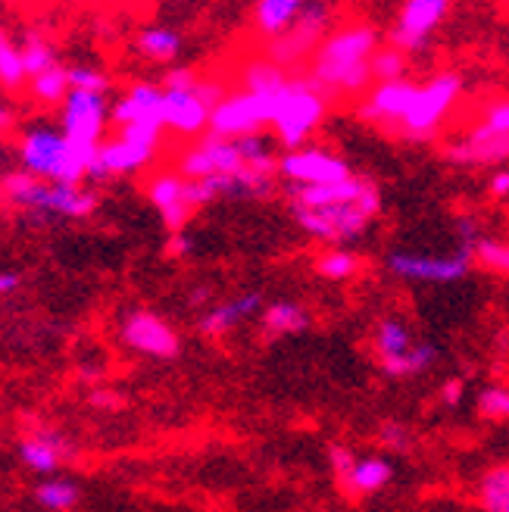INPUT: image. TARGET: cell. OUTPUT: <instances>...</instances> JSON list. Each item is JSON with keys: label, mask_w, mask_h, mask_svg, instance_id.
I'll list each match as a JSON object with an SVG mask.
<instances>
[{"label": "cell", "mask_w": 509, "mask_h": 512, "mask_svg": "<svg viewBox=\"0 0 509 512\" xmlns=\"http://www.w3.org/2000/svg\"><path fill=\"white\" fill-rule=\"evenodd\" d=\"M381 29L372 22H347L322 41L310 60L313 85L332 97H360L372 82V57L381 50Z\"/></svg>", "instance_id": "obj_1"}, {"label": "cell", "mask_w": 509, "mask_h": 512, "mask_svg": "<svg viewBox=\"0 0 509 512\" xmlns=\"http://www.w3.org/2000/svg\"><path fill=\"white\" fill-rule=\"evenodd\" d=\"M100 147H79L50 125H35L19 141L22 169L50 185H79L91 172Z\"/></svg>", "instance_id": "obj_2"}, {"label": "cell", "mask_w": 509, "mask_h": 512, "mask_svg": "<svg viewBox=\"0 0 509 512\" xmlns=\"http://www.w3.org/2000/svg\"><path fill=\"white\" fill-rule=\"evenodd\" d=\"M297 225L316 241H325L332 247H344L360 238L369 222L381 213V191L378 185L369 188L360 200L350 203H328V207H291Z\"/></svg>", "instance_id": "obj_3"}, {"label": "cell", "mask_w": 509, "mask_h": 512, "mask_svg": "<svg viewBox=\"0 0 509 512\" xmlns=\"http://www.w3.org/2000/svg\"><path fill=\"white\" fill-rule=\"evenodd\" d=\"M328 113V97L313 85L310 75H294L288 91L278 97L272 132L285 150L307 147V138L322 125Z\"/></svg>", "instance_id": "obj_4"}, {"label": "cell", "mask_w": 509, "mask_h": 512, "mask_svg": "<svg viewBox=\"0 0 509 512\" xmlns=\"http://www.w3.org/2000/svg\"><path fill=\"white\" fill-rule=\"evenodd\" d=\"M460 97H463V75L460 72L431 75L428 82L419 85L413 104H410V110H406L397 132L406 141H431L441 132L444 119L453 113Z\"/></svg>", "instance_id": "obj_5"}, {"label": "cell", "mask_w": 509, "mask_h": 512, "mask_svg": "<svg viewBox=\"0 0 509 512\" xmlns=\"http://www.w3.org/2000/svg\"><path fill=\"white\" fill-rule=\"evenodd\" d=\"M4 194L25 210H41V213H54L66 219H82L94 213L97 197L79 185H47L32 172H10L4 178Z\"/></svg>", "instance_id": "obj_6"}, {"label": "cell", "mask_w": 509, "mask_h": 512, "mask_svg": "<svg viewBox=\"0 0 509 512\" xmlns=\"http://www.w3.org/2000/svg\"><path fill=\"white\" fill-rule=\"evenodd\" d=\"M278 97H260V94H250V91L225 94V100L210 116V135L225 138V141L257 138L266 125H272Z\"/></svg>", "instance_id": "obj_7"}, {"label": "cell", "mask_w": 509, "mask_h": 512, "mask_svg": "<svg viewBox=\"0 0 509 512\" xmlns=\"http://www.w3.org/2000/svg\"><path fill=\"white\" fill-rule=\"evenodd\" d=\"M332 35V7L325 4H307L300 13V19L291 25V29L266 44V57L282 66V69H294L300 63H307L316 57V50L322 47V41Z\"/></svg>", "instance_id": "obj_8"}, {"label": "cell", "mask_w": 509, "mask_h": 512, "mask_svg": "<svg viewBox=\"0 0 509 512\" xmlns=\"http://www.w3.org/2000/svg\"><path fill=\"white\" fill-rule=\"evenodd\" d=\"M388 272L403 281H419V285H453L469 275L475 253L469 247H456L450 253H416V250H394L388 253Z\"/></svg>", "instance_id": "obj_9"}, {"label": "cell", "mask_w": 509, "mask_h": 512, "mask_svg": "<svg viewBox=\"0 0 509 512\" xmlns=\"http://www.w3.org/2000/svg\"><path fill=\"white\" fill-rule=\"evenodd\" d=\"M178 172H182L188 182H203V178H219V175L241 178L257 169H250L241 141L203 135L197 144L178 153ZM257 175H266V172H257Z\"/></svg>", "instance_id": "obj_10"}, {"label": "cell", "mask_w": 509, "mask_h": 512, "mask_svg": "<svg viewBox=\"0 0 509 512\" xmlns=\"http://www.w3.org/2000/svg\"><path fill=\"white\" fill-rule=\"evenodd\" d=\"M278 175L285 178L288 188H325L344 182L353 172L341 153L307 144L300 150H285L278 157Z\"/></svg>", "instance_id": "obj_11"}, {"label": "cell", "mask_w": 509, "mask_h": 512, "mask_svg": "<svg viewBox=\"0 0 509 512\" xmlns=\"http://www.w3.org/2000/svg\"><path fill=\"white\" fill-rule=\"evenodd\" d=\"M447 13H450L447 0H406L397 13V22L385 35V41L406 57L419 54V50H425L428 41L435 38V32L441 29Z\"/></svg>", "instance_id": "obj_12"}, {"label": "cell", "mask_w": 509, "mask_h": 512, "mask_svg": "<svg viewBox=\"0 0 509 512\" xmlns=\"http://www.w3.org/2000/svg\"><path fill=\"white\" fill-rule=\"evenodd\" d=\"M110 119V107L104 94L69 91L63 100V135L79 147H100L104 128Z\"/></svg>", "instance_id": "obj_13"}, {"label": "cell", "mask_w": 509, "mask_h": 512, "mask_svg": "<svg viewBox=\"0 0 509 512\" xmlns=\"http://www.w3.org/2000/svg\"><path fill=\"white\" fill-rule=\"evenodd\" d=\"M122 341L135 353L154 356V360H175L178 350H182V341H178L175 328L166 319H160L157 313H147V310H135L125 316Z\"/></svg>", "instance_id": "obj_14"}, {"label": "cell", "mask_w": 509, "mask_h": 512, "mask_svg": "<svg viewBox=\"0 0 509 512\" xmlns=\"http://www.w3.org/2000/svg\"><path fill=\"white\" fill-rule=\"evenodd\" d=\"M147 197L160 210V219H163V225L169 228L172 235L185 232V225H188V219L194 216L197 207L191 200V182L182 172H178V169L157 172L147 182Z\"/></svg>", "instance_id": "obj_15"}, {"label": "cell", "mask_w": 509, "mask_h": 512, "mask_svg": "<svg viewBox=\"0 0 509 512\" xmlns=\"http://www.w3.org/2000/svg\"><path fill=\"white\" fill-rule=\"evenodd\" d=\"M419 85L413 79H400V82H381L375 85L366 100L360 104V110H356V116L372 122V125H394L400 128L406 110H410L413 97H416Z\"/></svg>", "instance_id": "obj_16"}, {"label": "cell", "mask_w": 509, "mask_h": 512, "mask_svg": "<svg viewBox=\"0 0 509 512\" xmlns=\"http://www.w3.org/2000/svg\"><path fill=\"white\" fill-rule=\"evenodd\" d=\"M163 104H166V91H160L154 82H138L125 91L113 110L110 119L119 128H129V125H163ZM166 128V125H163Z\"/></svg>", "instance_id": "obj_17"}, {"label": "cell", "mask_w": 509, "mask_h": 512, "mask_svg": "<svg viewBox=\"0 0 509 512\" xmlns=\"http://www.w3.org/2000/svg\"><path fill=\"white\" fill-rule=\"evenodd\" d=\"M210 116L213 107L194 91H166L163 104V125L172 128L175 135L185 138H203V132H210Z\"/></svg>", "instance_id": "obj_18"}, {"label": "cell", "mask_w": 509, "mask_h": 512, "mask_svg": "<svg viewBox=\"0 0 509 512\" xmlns=\"http://www.w3.org/2000/svg\"><path fill=\"white\" fill-rule=\"evenodd\" d=\"M447 160L460 166H497L509 160V138L491 132V128L478 122L469 132V138L447 147Z\"/></svg>", "instance_id": "obj_19"}, {"label": "cell", "mask_w": 509, "mask_h": 512, "mask_svg": "<svg viewBox=\"0 0 509 512\" xmlns=\"http://www.w3.org/2000/svg\"><path fill=\"white\" fill-rule=\"evenodd\" d=\"M260 310H266V303H263V294L257 291H244V294H235V297H228L216 306H207V313L200 316V335H207V338H222L228 335L232 328L244 325L247 319H253Z\"/></svg>", "instance_id": "obj_20"}, {"label": "cell", "mask_w": 509, "mask_h": 512, "mask_svg": "<svg viewBox=\"0 0 509 512\" xmlns=\"http://www.w3.org/2000/svg\"><path fill=\"white\" fill-rule=\"evenodd\" d=\"M157 157V147H144L135 141H125V138H113L107 144H100L97 150V160L91 166V178H107V175H129L138 172L144 166H150Z\"/></svg>", "instance_id": "obj_21"}, {"label": "cell", "mask_w": 509, "mask_h": 512, "mask_svg": "<svg viewBox=\"0 0 509 512\" xmlns=\"http://www.w3.org/2000/svg\"><path fill=\"white\" fill-rule=\"evenodd\" d=\"M416 335L413 328L406 325L400 316H385L378 319L375 331H372V347H375V356H378V366L388 369L394 363H400L406 353L416 347Z\"/></svg>", "instance_id": "obj_22"}, {"label": "cell", "mask_w": 509, "mask_h": 512, "mask_svg": "<svg viewBox=\"0 0 509 512\" xmlns=\"http://www.w3.org/2000/svg\"><path fill=\"white\" fill-rule=\"evenodd\" d=\"M391 481H394V463L388 456H360L353 472L341 484L353 497H372L378 491H385Z\"/></svg>", "instance_id": "obj_23"}, {"label": "cell", "mask_w": 509, "mask_h": 512, "mask_svg": "<svg viewBox=\"0 0 509 512\" xmlns=\"http://www.w3.org/2000/svg\"><path fill=\"white\" fill-rule=\"evenodd\" d=\"M313 316L307 313V306L297 300H272L263 310V331L269 338H291L303 335L310 328Z\"/></svg>", "instance_id": "obj_24"}, {"label": "cell", "mask_w": 509, "mask_h": 512, "mask_svg": "<svg viewBox=\"0 0 509 512\" xmlns=\"http://www.w3.org/2000/svg\"><path fill=\"white\" fill-rule=\"evenodd\" d=\"M303 7L307 4H300V0H260V4L253 7V25H257V32L266 41H275L300 19Z\"/></svg>", "instance_id": "obj_25"}, {"label": "cell", "mask_w": 509, "mask_h": 512, "mask_svg": "<svg viewBox=\"0 0 509 512\" xmlns=\"http://www.w3.org/2000/svg\"><path fill=\"white\" fill-rule=\"evenodd\" d=\"M241 85H244V91H250V94L278 97V94H285V91H288L291 75H288V69L275 66L269 57H257V60H250V63L241 69Z\"/></svg>", "instance_id": "obj_26"}, {"label": "cell", "mask_w": 509, "mask_h": 512, "mask_svg": "<svg viewBox=\"0 0 509 512\" xmlns=\"http://www.w3.org/2000/svg\"><path fill=\"white\" fill-rule=\"evenodd\" d=\"M19 456L32 472L50 475V472H57L60 459H63V441L57 438L54 431H38V434H32V438H25L19 444Z\"/></svg>", "instance_id": "obj_27"}, {"label": "cell", "mask_w": 509, "mask_h": 512, "mask_svg": "<svg viewBox=\"0 0 509 512\" xmlns=\"http://www.w3.org/2000/svg\"><path fill=\"white\" fill-rule=\"evenodd\" d=\"M135 44L150 63H172L182 54V35L169 29V25H147V29L138 32Z\"/></svg>", "instance_id": "obj_28"}, {"label": "cell", "mask_w": 509, "mask_h": 512, "mask_svg": "<svg viewBox=\"0 0 509 512\" xmlns=\"http://www.w3.org/2000/svg\"><path fill=\"white\" fill-rule=\"evenodd\" d=\"M478 503L485 512H509V466H494L481 475Z\"/></svg>", "instance_id": "obj_29"}, {"label": "cell", "mask_w": 509, "mask_h": 512, "mask_svg": "<svg viewBox=\"0 0 509 512\" xmlns=\"http://www.w3.org/2000/svg\"><path fill=\"white\" fill-rule=\"evenodd\" d=\"M316 272L328 281H347L360 272V256L347 247H328L316 260Z\"/></svg>", "instance_id": "obj_30"}, {"label": "cell", "mask_w": 509, "mask_h": 512, "mask_svg": "<svg viewBox=\"0 0 509 512\" xmlns=\"http://www.w3.org/2000/svg\"><path fill=\"white\" fill-rule=\"evenodd\" d=\"M35 497L50 512H69L75 503H79V488H75L69 478H47L38 484Z\"/></svg>", "instance_id": "obj_31"}, {"label": "cell", "mask_w": 509, "mask_h": 512, "mask_svg": "<svg viewBox=\"0 0 509 512\" xmlns=\"http://www.w3.org/2000/svg\"><path fill=\"white\" fill-rule=\"evenodd\" d=\"M435 360H438V347H435V344H428V341H419L410 353L403 356L400 363H394V366H388V369H381V372L391 375V378H413V375L428 372L431 366H435Z\"/></svg>", "instance_id": "obj_32"}, {"label": "cell", "mask_w": 509, "mask_h": 512, "mask_svg": "<svg viewBox=\"0 0 509 512\" xmlns=\"http://www.w3.org/2000/svg\"><path fill=\"white\" fill-rule=\"evenodd\" d=\"M406 66H410L406 54H400L397 47L385 44L372 57V82L375 85H381V82H400V79H406Z\"/></svg>", "instance_id": "obj_33"}, {"label": "cell", "mask_w": 509, "mask_h": 512, "mask_svg": "<svg viewBox=\"0 0 509 512\" xmlns=\"http://www.w3.org/2000/svg\"><path fill=\"white\" fill-rule=\"evenodd\" d=\"M69 69H47L44 75H38V79H32V94L41 100V104H63V100L69 97Z\"/></svg>", "instance_id": "obj_34"}, {"label": "cell", "mask_w": 509, "mask_h": 512, "mask_svg": "<svg viewBox=\"0 0 509 512\" xmlns=\"http://www.w3.org/2000/svg\"><path fill=\"white\" fill-rule=\"evenodd\" d=\"M475 409L481 419L506 422L509 419V388L506 384H488V388H481L475 397Z\"/></svg>", "instance_id": "obj_35"}, {"label": "cell", "mask_w": 509, "mask_h": 512, "mask_svg": "<svg viewBox=\"0 0 509 512\" xmlns=\"http://www.w3.org/2000/svg\"><path fill=\"white\" fill-rule=\"evenodd\" d=\"M22 66H25V75H29V79H38V75H44L47 69L57 66L54 47H50L44 38L32 35L29 41H25V47H22Z\"/></svg>", "instance_id": "obj_36"}, {"label": "cell", "mask_w": 509, "mask_h": 512, "mask_svg": "<svg viewBox=\"0 0 509 512\" xmlns=\"http://www.w3.org/2000/svg\"><path fill=\"white\" fill-rule=\"evenodd\" d=\"M25 79V66H22V50L13 47L7 32L0 29V85L19 88Z\"/></svg>", "instance_id": "obj_37"}, {"label": "cell", "mask_w": 509, "mask_h": 512, "mask_svg": "<svg viewBox=\"0 0 509 512\" xmlns=\"http://www.w3.org/2000/svg\"><path fill=\"white\" fill-rule=\"evenodd\" d=\"M475 260L500 275H509V244L506 241H494V238H481L475 244Z\"/></svg>", "instance_id": "obj_38"}, {"label": "cell", "mask_w": 509, "mask_h": 512, "mask_svg": "<svg viewBox=\"0 0 509 512\" xmlns=\"http://www.w3.org/2000/svg\"><path fill=\"white\" fill-rule=\"evenodd\" d=\"M110 79L94 66H72L69 69V88L72 91H88V94H104Z\"/></svg>", "instance_id": "obj_39"}, {"label": "cell", "mask_w": 509, "mask_h": 512, "mask_svg": "<svg viewBox=\"0 0 509 512\" xmlns=\"http://www.w3.org/2000/svg\"><path fill=\"white\" fill-rule=\"evenodd\" d=\"M378 441L385 444L388 450H394V453H406V450H410V444H413V431L406 428L403 422L388 419V422L378 425Z\"/></svg>", "instance_id": "obj_40"}, {"label": "cell", "mask_w": 509, "mask_h": 512, "mask_svg": "<svg viewBox=\"0 0 509 512\" xmlns=\"http://www.w3.org/2000/svg\"><path fill=\"white\" fill-rule=\"evenodd\" d=\"M481 125L509 138V97L491 100V104L485 107V119H481Z\"/></svg>", "instance_id": "obj_41"}, {"label": "cell", "mask_w": 509, "mask_h": 512, "mask_svg": "<svg viewBox=\"0 0 509 512\" xmlns=\"http://www.w3.org/2000/svg\"><path fill=\"white\" fill-rule=\"evenodd\" d=\"M356 459H360V456H356L347 444H332V447H328V466H332V472L338 475V481H344L353 472Z\"/></svg>", "instance_id": "obj_42"}, {"label": "cell", "mask_w": 509, "mask_h": 512, "mask_svg": "<svg viewBox=\"0 0 509 512\" xmlns=\"http://www.w3.org/2000/svg\"><path fill=\"white\" fill-rule=\"evenodd\" d=\"M163 85H166L163 91H194L200 85V79H197V72L191 66H172L166 72Z\"/></svg>", "instance_id": "obj_43"}, {"label": "cell", "mask_w": 509, "mask_h": 512, "mask_svg": "<svg viewBox=\"0 0 509 512\" xmlns=\"http://www.w3.org/2000/svg\"><path fill=\"white\" fill-rule=\"evenodd\" d=\"M466 397V381L463 378H447L438 391V400L444 406H460V400Z\"/></svg>", "instance_id": "obj_44"}, {"label": "cell", "mask_w": 509, "mask_h": 512, "mask_svg": "<svg viewBox=\"0 0 509 512\" xmlns=\"http://www.w3.org/2000/svg\"><path fill=\"white\" fill-rule=\"evenodd\" d=\"M456 232H460V247H469V250H475V244L481 241L478 235V219L475 216H460V219H456Z\"/></svg>", "instance_id": "obj_45"}, {"label": "cell", "mask_w": 509, "mask_h": 512, "mask_svg": "<svg viewBox=\"0 0 509 512\" xmlns=\"http://www.w3.org/2000/svg\"><path fill=\"white\" fill-rule=\"evenodd\" d=\"M491 194L494 197H509V169H497L494 175H491Z\"/></svg>", "instance_id": "obj_46"}, {"label": "cell", "mask_w": 509, "mask_h": 512, "mask_svg": "<svg viewBox=\"0 0 509 512\" xmlns=\"http://www.w3.org/2000/svg\"><path fill=\"white\" fill-rule=\"evenodd\" d=\"M91 403L100 406V409H116L119 406V397L113 391H94L91 394Z\"/></svg>", "instance_id": "obj_47"}, {"label": "cell", "mask_w": 509, "mask_h": 512, "mask_svg": "<svg viewBox=\"0 0 509 512\" xmlns=\"http://www.w3.org/2000/svg\"><path fill=\"white\" fill-rule=\"evenodd\" d=\"M188 250H191V238H188L185 232L172 235V241H169V253H175V256H185Z\"/></svg>", "instance_id": "obj_48"}, {"label": "cell", "mask_w": 509, "mask_h": 512, "mask_svg": "<svg viewBox=\"0 0 509 512\" xmlns=\"http://www.w3.org/2000/svg\"><path fill=\"white\" fill-rule=\"evenodd\" d=\"M19 288V275L16 272H0V294H10Z\"/></svg>", "instance_id": "obj_49"}, {"label": "cell", "mask_w": 509, "mask_h": 512, "mask_svg": "<svg viewBox=\"0 0 509 512\" xmlns=\"http://www.w3.org/2000/svg\"><path fill=\"white\" fill-rule=\"evenodd\" d=\"M4 125H10V113L0 107V128H4Z\"/></svg>", "instance_id": "obj_50"}]
</instances>
